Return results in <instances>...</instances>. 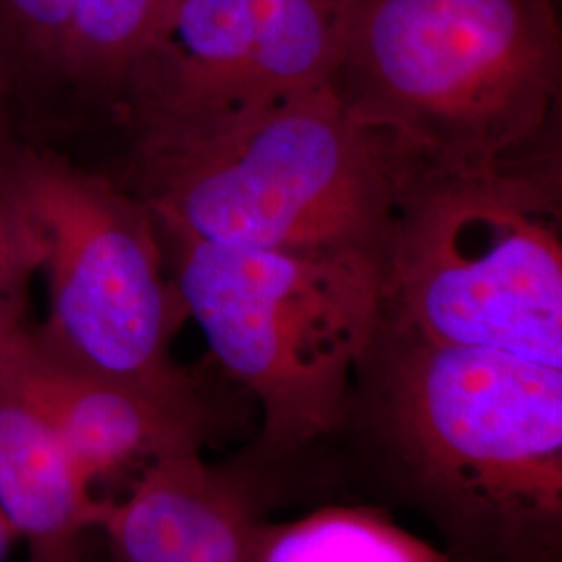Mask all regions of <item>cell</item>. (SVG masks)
<instances>
[{
  "label": "cell",
  "instance_id": "8fae6325",
  "mask_svg": "<svg viewBox=\"0 0 562 562\" xmlns=\"http://www.w3.org/2000/svg\"><path fill=\"white\" fill-rule=\"evenodd\" d=\"M241 562H450L446 552L406 533L367 506H327L299 521H257Z\"/></svg>",
  "mask_w": 562,
  "mask_h": 562
},
{
  "label": "cell",
  "instance_id": "30bf717a",
  "mask_svg": "<svg viewBox=\"0 0 562 562\" xmlns=\"http://www.w3.org/2000/svg\"><path fill=\"white\" fill-rule=\"evenodd\" d=\"M257 521L250 480L186 454L150 467L106 504L101 529L113 562H241Z\"/></svg>",
  "mask_w": 562,
  "mask_h": 562
},
{
  "label": "cell",
  "instance_id": "9a60e30c",
  "mask_svg": "<svg viewBox=\"0 0 562 562\" xmlns=\"http://www.w3.org/2000/svg\"><path fill=\"white\" fill-rule=\"evenodd\" d=\"M86 536L30 542V562H83Z\"/></svg>",
  "mask_w": 562,
  "mask_h": 562
},
{
  "label": "cell",
  "instance_id": "e0dca14e",
  "mask_svg": "<svg viewBox=\"0 0 562 562\" xmlns=\"http://www.w3.org/2000/svg\"><path fill=\"white\" fill-rule=\"evenodd\" d=\"M2 92H4V59L0 55V99H2Z\"/></svg>",
  "mask_w": 562,
  "mask_h": 562
},
{
  "label": "cell",
  "instance_id": "277c9868",
  "mask_svg": "<svg viewBox=\"0 0 562 562\" xmlns=\"http://www.w3.org/2000/svg\"><path fill=\"white\" fill-rule=\"evenodd\" d=\"M561 140L482 167L423 162L402 196L383 315L423 338L562 369Z\"/></svg>",
  "mask_w": 562,
  "mask_h": 562
},
{
  "label": "cell",
  "instance_id": "3957f363",
  "mask_svg": "<svg viewBox=\"0 0 562 562\" xmlns=\"http://www.w3.org/2000/svg\"><path fill=\"white\" fill-rule=\"evenodd\" d=\"M329 86L427 165L519 159L561 140V0H346Z\"/></svg>",
  "mask_w": 562,
  "mask_h": 562
},
{
  "label": "cell",
  "instance_id": "52a82bcc",
  "mask_svg": "<svg viewBox=\"0 0 562 562\" xmlns=\"http://www.w3.org/2000/svg\"><path fill=\"white\" fill-rule=\"evenodd\" d=\"M346 0H178L121 83L142 134H188L244 120L329 86Z\"/></svg>",
  "mask_w": 562,
  "mask_h": 562
},
{
  "label": "cell",
  "instance_id": "7a4b0ae2",
  "mask_svg": "<svg viewBox=\"0 0 562 562\" xmlns=\"http://www.w3.org/2000/svg\"><path fill=\"white\" fill-rule=\"evenodd\" d=\"M419 165L322 86L222 127L136 136L132 192L162 232L361 265L383 280Z\"/></svg>",
  "mask_w": 562,
  "mask_h": 562
},
{
  "label": "cell",
  "instance_id": "ba28073f",
  "mask_svg": "<svg viewBox=\"0 0 562 562\" xmlns=\"http://www.w3.org/2000/svg\"><path fill=\"white\" fill-rule=\"evenodd\" d=\"M27 359L65 452L92 492L117 480L132 485L167 459L201 454L213 431L206 404L165 401L60 361L42 346L34 325Z\"/></svg>",
  "mask_w": 562,
  "mask_h": 562
},
{
  "label": "cell",
  "instance_id": "9c48e42d",
  "mask_svg": "<svg viewBox=\"0 0 562 562\" xmlns=\"http://www.w3.org/2000/svg\"><path fill=\"white\" fill-rule=\"evenodd\" d=\"M25 302L0 306V510L27 542L88 536L106 504L81 482L34 382Z\"/></svg>",
  "mask_w": 562,
  "mask_h": 562
},
{
  "label": "cell",
  "instance_id": "8992f818",
  "mask_svg": "<svg viewBox=\"0 0 562 562\" xmlns=\"http://www.w3.org/2000/svg\"><path fill=\"white\" fill-rule=\"evenodd\" d=\"M4 167L48 281V317L34 327L42 346L165 401L206 404L171 352L188 315L150 209L48 153L4 150Z\"/></svg>",
  "mask_w": 562,
  "mask_h": 562
},
{
  "label": "cell",
  "instance_id": "4fadbf2b",
  "mask_svg": "<svg viewBox=\"0 0 562 562\" xmlns=\"http://www.w3.org/2000/svg\"><path fill=\"white\" fill-rule=\"evenodd\" d=\"M76 0H0V55L13 50L59 71Z\"/></svg>",
  "mask_w": 562,
  "mask_h": 562
},
{
  "label": "cell",
  "instance_id": "2e32d148",
  "mask_svg": "<svg viewBox=\"0 0 562 562\" xmlns=\"http://www.w3.org/2000/svg\"><path fill=\"white\" fill-rule=\"evenodd\" d=\"M15 536H18L15 529L11 527V522L4 517V513L0 510V562L4 561V554H7L11 542L15 540Z\"/></svg>",
  "mask_w": 562,
  "mask_h": 562
},
{
  "label": "cell",
  "instance_id": "6da1fadb",
  "mask_svg": "<svg viewBox=\"0 0 562 562\" xmlns=\"http://www.w3.org/2000/svg\"><path fill=\"white\" fill-rule=\"evenodd\" d=\"M348 423L438 522L450 562H559L562 369L427 340L382 315Z\"/></svg>",
  "mask_w": 562,
  "mask_h": 562
},
{
  "label": "cell",
  "instance_id": "7c38bea8",
  "mask_svg": "<svg viewBox=\"0 0 562 562\" xmlns=\"http://www.w3.org/2000/svg\"><path fill=\"white\" fill-rule=\"evenodd\" d=\"M178 0H76L59 74L111 94L155 41Z\"/></svg>",
  "mask_w": 562,
  "mask_h": 562
},
{
  "label": "cell",
  "instance_id": "5b68a950",
  "mask_svg": "<svg viewBox=\"0 0 562 562\" xmlns=\"http://www.w3.org/2000/svg\"><path fill=\"white\" fill-rule=\"evenodd\" d=\"M159 232L186 315L261 406L259 452L283 459L344 429L357 369L382 322V276Z\"/></svg>",
  "mask_w": 562,
  "mask_h": 562
},
{
  "label": "cell",
  "instance_id": "5bb4252c",
  "mask_svg": "<svg viewBox=\"0 0 562 562\" xmlns=\"http://www.w3.org/2000/svg\"><path fill=\"white\" fill-rule=\"evenodd\" d=\"M38 246L4 167L0 148V306L25 302L30 276L38 271Z\"/></svg>",
  "mask_w": 562,
  "mask_h": 562
}]
</instances>
